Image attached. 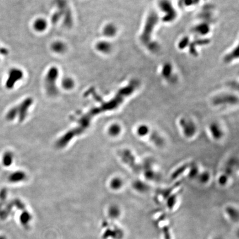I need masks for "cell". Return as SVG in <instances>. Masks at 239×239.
Returning <instances> with one entry per match:
<instances>
[{"label": "cell", "instance_id": "20", "mask_svg": "<svg viewBox=\"0 0 239 239\" xmlns=\"http://www.w3.org/2000/svg\"><path fill=\"white\" fill-rule=\"evenodd\" d=\"M197 178L200 182V183L202 184L208 183L210 179V175L209 172H203L200 173V172Z\"/></svg>", "mask_w": 239, "mask_h": 239}, {"label": "cell", "instance_id": "22", "mask_svg": "<svg viewBox=\"0 0 239 239\" xmlns=\"http://www.w3.org/2000/svg\"><path fill=\"white\" fill-rule=\"evenodd\" d=\"M13 156L10 152H6L4 154L3 157V165L5 166H9L12 162Z\"/></svg>", "mask_w": 239, "mask_h": 239}, {"label": "cell", "instance_id": "26", "mask_svg": "<svg viewBox=\"0 0 239 239\" xmlns=\"http://www.w3.org/2000/svg\"><path fill=\"white\" fill-rule=\"evenodd\" d=\"M0 239H5V237L3 236H0Z\"/></svg>", "mask_w": 239, "mask_h": 239}, {"label": "cell", "instance_id": "1", "mask_svg": "<svg viewBox=\"0 0 239 239\" xmlns=\"http://www.w3.org/2000/svg\"><path fill=\"white\" fill-rule=\"evenodd\" d=\"M160 19L156 10H151L149 12L144 19L139 35V41L141 44L151 52H156L158 51L159 45L155 40V34Z\"/></svg>", "mask_w": 239, "mask_h": 239}, {"label": "cell", "instance_id": "24", "mask_svg": "<svg viewBox=\"0 0 239 239\" xmlns=\"http://www.w3.org/2000/svg\"><path fill=\"white\" fill-rule=\"evenodd\" d=\"M122 181L121 180V179L118 178H114L112 180L111 182V186L112 188H113L114 189H118L121 188L122 186Z\"/></svg>", "mask_w": 239, "mask_h": 239}, {"label": "cell", "instance_id": "8", "mask_svg": "<svg viewBox=\"0 0 239 239\" xmlns=\"http://www.w3.org/2000/svg\"><path fill=\"white\" fill-rule=\"evenodd\" d=\"M22 77L23 73L21 70L18 69H12L11 70L6 84V87L7 88L11 89L14 86L15 83L19 81Z\"/></svg>", "mask_w": 239, "mask_h": 239}, {"label": "cell", "instance_id": "15", "mask_svg": "<svg viewBox=\"0 0 239 239\" xmlns=\"http://www.w3.org/2000/svg\"><path fill=\"white\" fill-rule=\"evenodd\" d=\"M224 59L225 63H232V62L235 61L236 59H238V47L236 46V48H234L231 51L228 53L226 55H225Z\"/></svg>", "mask_w": 239, "mask_h": 239}, {"label": "cell", "instance_id": "17", "mask_svg": "<svg viewBox=\"0 0 239 239\" xmlns=\"http://www.w3.org/2000/svg\"><path fill=\"white\" fill-rule=\"evenodd\" d=\"M192 164V163H186L184 165H183L181 166L178 167L176 170L174 171V172L172 173V176H171V178L173 179H175L178 178L179 176H180L181 174H183L184 172L186 171V170L189 168L190 165Z\"/></svg>", "mask_w": 239, "mask_h": 239}, {"label": "cell", "instance_id": "9", "mask_svg": "<svg viewBox=\"0 0 239 239\" xmlns=\"http://www.w3.org/2000/svg\"><path fill=\"white\" fill-rule=\"evenodd\" d=\"M147 138H148L149 141L151 142L152 144L158 147L163 146L165 144V139L162 136V135L157 131L152 130V129Z\"/></svg>", "mask_w": 239, "mask_h": 239}, {"label": "cell", "instance_id": "3", "mask_svg": "<svg viewBox=\"0 0 239 239\" xmlns=\"http://www.w3.org/2000/svg\"><path fill=\"white\" fill-rule=\"evenodd\" d=\"M211 104L215 106H234L238 104V96L232 93H221L214 96Z\"/></svg>", "mask_w": 239, "mask_h": 239}, {"label": "cell", "instance_id": "25", "mask_svg": "<svg viewBox=\"0 0 239 239\" xmlns=\"http://www.w3.org/2000/svg\"><path fill=\"white\" fill-rule=\"evenodd\" d=\"M62 85L65 89H70L74 85V81L71 78H65L62 82Z\"/></svg>", "mask_w": 239, "mask_h": 239}, {"label": "cell", "instance_id": "19", "mask_svg": "<svg viewBox=\"0 0 239 239\" xmlns=\"http://www.w3.org/2000/svg\"><path fill=\"white\" fill-rule=\"evenodd\" d=\"M51 48L54 52L57 53H62L66 49V46L61 41L54 42L51 46Z\"/></svg>", "mask_w": 239, "mask_h": 239}, {"label": "cell", "instance_id": "13", "mask_svg": "<svg viewBox=\"0 0 239 239\" xmlns=\"http://www.w3.org/2000/svg\"><path fill=\"white\" fill-rule=\"evenodd\" d=\"M47 27V22L43 19H38L33 23V28L37 32H43Z\"/></svg>", "mask_w": 239, "mask_h": 239}, {"label": "cell", "instance_id": "23", "mask_svg": "<svg viewBox=\"0 0 239 239\" xmlns=\"http://www.w3.org/2000/svg\"><path fill=\"white\" fill-rule=\"evenodd\" d=\"M121 131V127L117 124H115L112 125L109 128V133L112 136H117L120 133Z\"/></svg>", "mask_w": 239, "mask_h": 239}, {"label": "cell", "instance_id": "12", "mask_svg": "<svg viewBox=\"0 0 239 239\" xmlns=\"http://www.w3.org/2000/svg\"><path fill=\"white\" fill-rule=\"evenodd\" d=\"M96 49L102 53H109L112 49V45L107 41H101L96 44Z\"/></svg>", "mask_w": 239, "mask_h": 239}, {"label": "cell", "instance_id": "10", "mask_svg": "<svg viewBox=\"0 0 239 239\" xmlns=\"http://www.w3.org/2000/svg\"><path fill=\"white\" fill-rule=\"evenodd\" d=\"M174 69L171 63H166L161 69V76L166 81L170 82L173 75Z\"/></svg>", "mask_w": 239, "mask_h": 239}, {"label": "cell", "instance_id": "21", "mask_svg": "<svg viewBox=\"0 0 239 239\" xmlns=\"http://www.w3.org/2000/svg\"><path fill=\"white\" fill-rule=\"evenodd\" d=\"M24 174L22 172H15L9 177V181L11 182H18L24 178Z\"/></svg>", "mask_w": 239, "mask_h": 239}, {"label": "cell", "instance_id": "2", "mask_svg": "<svg viewBox=\"0 0 239 239\" xmlns=\"http://www.w3.org/2000/svg\"><path fill=\"white\" fill-rule=\"evenodd\" d=\"M160 21L166 23H172L178 16V9L171 0H159L156 10Z\"/></svg>", "mask_w": 239, "mask_h": 239}, {"label": "cell", "instance_id": "16", "mask_svg": "<svg viewBox=\"0 0 239 239\" xmlns=\"http://www.w3.org/2000/svg\"><path fill=\"white\" fill-rule=\"evenodd\" d=\"M103 33L106 37H112L116 35L117 33V28L114 24H109L105 27L103 30Z\"/></svg>", "mask_w": 239, "mask_h": 239}, {"label": "cell", "instance_id": "18", "mask_svg": "<svg viewBox=\"0 0 239 239\" xmlns=\"http://www.w3.org/2000/svg\"><path fill=\"white\" fill-rule=\"evenodd\" d=\"M133 187L136 190L141 193L146 192L149 189V186L146 183L141 181H135L133 184Z\"/></svg>", "mask_w": 239, "mask_h": 239}, {"label": "cell", "instance_id": "14", "mask_svg": "<svg viewBox=\"0 0 239 239\" xmlns=\"http://www.w3.org/2000/svg\"><path fill=\"white\" fill-rule=\"evenodd\" d=\"M144 175L146 178L150 180V181H153L156 180V179L158 178V173L153 170L151 166H146L144 168Z\"/></svg>", "mask_w": 239, "mask_h": 239}, {"label": "cell", "instance_id": "11", "mask_svg": "<svg viewBox=\"0 0 239 239\" xmlns=\"http://www.w3.org/2000/svg\"><path fill=\"white\" fill-rule=\"evenodd\" d=\"M151 128L148 125L141 123L137 126L136 133L137 136L141 138H146L151 131Z\"/></svg>", "mask_w": 239, "mask_h": 239}, {"label": "cell", "instance_id": "5", "mask_svg": "<svg viewBox=\"0 0 239 239\" xmlns=\"http://www.w3.org/2000/svg\"><path fill=\"white\" fill-rule=\"evenodd\" d=\"M121 156L122 160L129 166L134 172L139 173L141 171L142 167L139 165L135 156L130 150L124 149L121 153Z\"/></svg>", "mask_w": 239, "mask_h": 239}, {"label": "cell", "instance_id": "4", "mask_svg": "<svg viewBox=\"0 0 239 239\" xmlns=\"http://www.w3.org/2000/svg\"><path fill=\"white\" fill-rule=\"evenodd\" d=\"M182 133L187 139H192L197 133L198 128L195 122L192 119L187 117H182L178 121Z\"/></svg>", "mask_w": 239, "mask_h": 239}, {"label": "cell", "instance_id": "6", "mask_svg": "<svg viewBox=\"0 0 239 239\" xmlns=\"http://www.w3.org/2000/svg\"><path fill=\"white\" fill-rule=\"evenodd\" d=\"M58 75V70L56 68L49 70L46 78V88L50 94H54L57 91L56 81Z\"/></svg>", "mask_w": 239, "mask_h": 239}, {"label": "cell", "instance_id": "7", "mask_svg": "<svg viewBox=\"0 0 239 239\" xmlns=\"http://www.w3.org/2000/svg\"><path fill=\"white\" fill-rule=\"evenodd\" d=\"M208 129L211 137L215 141H220L224 136V131L223 128L216 122H211L209 125Z\"/></svg>", "mask_w": 239, "mask_h": 239}]
</instances>
